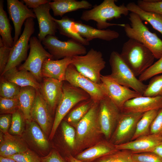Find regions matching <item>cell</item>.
<instances>
[{
  "label": "cell",
  "mask_w": 162,
  "mask_h": 162,
  "mask_svg": "<svg viewBox=\"0 0 162 162\" xmlns=\"http://www.w3.org/2000/svg\"><path fill=\"white\" fill-rule=\"evenodd\" d=\"M98 109L99 103L94 102L76 127L75 144L73 151L75 156L100 141L102 134L98 118Z\"/></svg>",
  "instance_id": "obj_1"
},
{
  "label": "cell",
  "mask_w": 162,
  "mask_h": 162,
  "mask_svg": "<svg viewBox=\"0 0 162 162\" xmlns=\"http://www.w3.org/2000/svg\"><path fill=\"white\" fill-rule=\"evenodd\" d=\"M115 0H104L100 4L95 5L90 10L82 13L80 19L85 21L93 20L96 23L97 28L104 29L109 27L117 26L123 27L125 24L109 23L107 21L118 19L122 16H127L129 11L123 3L118 6Z\"/></svg>",
  "instance_id": "obj_2"
},
{
  "label": "cell",
  "mask_w": 162,
  "mask_h": 162,
  "mask_svg": "<svg viewBox=\"0 0 162 162\" xmlns=\"http://www.w3.org/2000/svg\"><path fill=\"white\" fill-rule=\"evenodd\" d=\"M120 55L136 77L139 76L152 65L155 58L148 48L131 39L124 44Z\"/></svg>",
  "instance_id": "obj_3"
},
{
  "label": "cell",
  "mask_w": 162,
  "mask_h": 162,
  "mask_svg": "<svg viewBox=\"0 0 162 162\" xmlns=\"http://www.w3.org/2000/svg\"><path fill=\"white\" fill-rule=\"evenodd\" d=\"M129 19L130 24L123 27L126 35L143 44L152 52L155 58L162 56V40L154 33L150 32L136 14L131 12Z\"/></svg>",
  "instance_id": "obj_4"
},
{
  "label": "cell",
  "mask_w": 162,
  "mask_h": 162,
  "mask_svg": "<svg viewBox=\"0 0 162 162\" xmlns=\"http://www.w3.org/2000/svg\"><path fill=\"white\" fill-rule=\"evenodd\" d=\"M109 63L111 73L108 76L113 80L122 86L133 89L143 95L147 85L140 81L122 58L120 54L116 51L110 55Z\"/></svg>",
  "instance_id": "obj_5"
},
{
  "label": "cell",
  "mask_w": 162,
  "mask_h": 162,
  "mask_svg": "<svg viewBox=\"0 0 162 162\" xmlns=\"http://www.w3.org/2000/svg\"><path fill=\"white\" fill-rule=\"evenodd\" d=\"M72 64L83 75L96 83H101L100 72L106 64L101 52L91 48L84 55L72 57Z\"/></svg>",
  "instance_id": "obj_6"
},
{
  "label": "cell",
  "mask_w": 162,
  "mask_h": 162,
  "mask_svg": "<svg viewBox=\"0 0 162 162\" xmlns=\"http://www.w3.org/2000/svg\"><path fill=\"white\" fill-rule=\"evenodd\" d=\"M62 98L56 109L55 116L50 136L53 137L62 120L69 111L80 102L90 98L89 95L82 89L70 85L63 84Z\"/></svg>",
  "instance_id": "obj_7"
},
{
  "label": "cell",
  "mask_w": 162,
  "mask_h": 162,
  "mask_svg": "<svg viewBox=\"0 0 162 162\" xmlns=\"http://www.w3.org/2000/svg\"><path fill=\"white\" fill-rule=\"evenodd\" d=\"M42 42L44 48L52 56L53 59L83 55L87 52L84 45L71 39L63 41L55 36L49 35Z\"/></svg>",
  "instance_id": "obj_8"
},
{
  "label": "cell",
  "mask_w": 162,
  "mask_h": 162,
  "mask_svg": "<svg viewBox=\"0 0 162 162\" xmlns=\"http://www.w3.org/2000/svg\"><path fill=\"white\" fill-rule=\"evenodd\" d=\"M29 42L30 50L28 56L18 70L30 72L39 82L43 78L41 71L44 61L47 58L53 59V57L46 50L41 42L36 37H31Z\"/></svg>",
  "instance_id": "obj_9"
},
{
  "label": "cell",
  "mask_w": 162,
  "mask_h": 162,
  "mask_svg": "<svg viewBox=\"0 0 162 162\" xmlns=\"http://www.w3.org/2000/svg\"><path fill=\"white\" fill-rule=\"evenodd\" d=\"M34 18L27 19L24 22L23 32L11 48L8 63L2 74L8 70L16 67L27 59V52L29 47L28 43L34 30Z\"/></svg>",
  "instance_id": "obj_10"
},
{
  "label": "cell",
  "mask_w": 162,
  "mask_h": 162,
  "mask_svg": "<svg viewBox=\"0 0 162 162\" xmlns=\"http://www.w3.org/2000/svg\"><path fill=\"white\" fill-rule=\"evenodd\" d=\"M143 114L121 112L110 139V142L116 145L131 141L135 133L137 123Z\"/></svg>",
  "instance_id": "obj_11"
},
{
  "label": "cell",
  "mask_w": 162,
  "mask_h": 162,
  "mask_svg": "<svg viewBox=\"0 0 162 162\" xmlns=\"http://www.w3.org/2000/svg\"><path fill=\"white\" fill-rule=\"evenodd\" d=\"M65 78L70 85L87 93L95 103H99L106 96L100 83H96L81 74L72 63L67 68Z\"/></svg>",
  "instance_id": "obj_12"
},
{
  "label": "cell",
  "mask_w": 162,
  "mask_h": 162,
  "mask_svg": "<svg viewBox=\"0 0 162 162\" xmlns=\"http://www.w3.org/2000/svg\"><path fill=\"white\" fill-rule=\"evenodd\" d=\"M100 84L106 96L108 97L120 110L128 100L142 96L129 88L121 85L108 75H101Z\"/></svg>",
  "instance_id": "obj_13"
},
{
  "label": "cell",
  "mask_w": 162,
  "mask_h": 162,
  "mask_svg": "<svg viewBox=\"0 0 162 162\" xmlns=\"http://www.w3.org/2000/svg\"><path fill=\"white\" fill-rule=\"evenodd\" d=\"M121 111L107 96L99 103L98 116L102 134L110 139Z\"/></svg>",
  "instance_id": "obj_14"
},
{
  "label": "cell",
  "mask_w": 162,
  "mask_h": 162,
  "mask_svg": "<svg viewBox=\"0 0 162 162\" xmlns=\"http://www.w3.org/2000/svg\"><path fill=\"white\" fill-rule=\"evenodd\" d=\"M7 9L9 18L14 25L15 34L14 45L19 38L22 25L29 18H36L33 11L18 0H7Z\"/></svg>",
  "instance_id": "obj_15"
},
{
  "label": "cell",
  "mask_w": 162,
  "mask_h": 162,
  "mask_svg": "<svg viewBox=\"0 0 162 162\" xmlns=\"http://www.w3.org/2000/svg\"><path fill=\"white\" fill-rule=\"evenodd\" d=\"M63 81L45 78L40 83L39 91L51 112L57 107L62 98Z\"/></svg>",
  "instance_id": "obj_16"
},
{
  "label": "cell",
  "mask_w": 162,
  "mask_h": 162,
  "mask_svg": "<svg viewBox=\"0 0 162 162\" xmlns=\"http://www.w3.org/2000/svg\"><path fill=\"white\" fill-rule=\"evenodd\" d=\"M162 108V97L141 96L131 99L124 104L121 112L142 113Z\"/></svg>",
  "instance_id": "obj_17"
},
{
  "label": "cell",
  "mask_w": 162,
  "mask_h": 162,
  "mask_svg": "<svg viewBox=\"0 0 162 162\" xmlns=\"http://www.w3.org/2000/svg\"><path fill=\"white\" fill-rule=\"evenodd\" d=\"M51 112L41 96L39 90H36L35 98L31 110L32 120L39 124L46 134L50 129L52 122Z\"/></svg>",
  "instance_id": "obj_18"
},
{
  "label": "cell",
  "mask_w": 162,
  "mask_h": 162,
  "mask_svg": "<svg viewBox=\"0 0 162 162\" xmlns=\"http://www.w3.org/2000/svg\"><path fill=\"white\" fill-rule=\"evenodd\" d=\"M50 2L33 9L39 25L38 38L41 42L47 35L55 36L57 32L56 23L50 13L51 8Z\"/></svg>",
  "instance_id": "obj_19"
},
{
  "label": "cell",
  "mask_w": 162,
  "mask_h": 162,
  "mask_svg": "<svg viewBox=\"0 0 162 162\" xmlns=\"http://www.w3.org/2000/svg\"><path fill=\"white\" fill-rule=\"evenodd\" d=\"M162 142V136L150 134L126 143L115 145L118 150H127L133 153L148 152Z\"/></svg>",
  "instance_id": "obj_20"
},
{
  "label": "cell",
  "mask_w": 162,
  "mask_h": 162,
  "mask_svg": "<svg viewBox=\"0 0 162 162\" xmlns=\"http://www.w3.org/2000/svg\"><path fill=\"white\" fill-rule=\"evenodd\" d=\"M72 63V57L58 60L47 58L45 60L42 69L43 77L53 78L60 81H65V74L68 66Z\"/></svg>",
  "instance_id": "obj_21"
},
{
  "label": "cell",
  "mask_w": 162,
  "mask_h": 162,
  "mask_svg": "<svg viewBox=\"0 0 162 162\" xmlns=\"http://www.w3.org/2000/svg\"><path fill=\"white\" fill-rule=\"evenodd\" d=\"M118 150L115 145L110 142L100 141L74 157L78 160L83 161L93 162L103 156Z\"/></svg>",
  "instance_id": "obj_22"
},
{
  "label": "cell",
  "mask_w": 162,
  "mask_h": 162,
  "mask_svg": "<svg viewBox=\"0 0 162 162\" xmlns=\"http://www.w3.org/2000/svg\"><path fill=\"white\" fill-rule=\"evenodd\" d=\"M76 26L80 35L89 42L94 39L110 41L118 38L119 34L117 32L110 29H100L76 21Z\"/></svg>",
  "instance_id": "obj_23"
},
{
  "label": "cell",
  "mask_w": 162,
  "mask_h": 162,
  "mask_svg": "<svg viewBox=\"0 0 162 162\" xmlns=\"http://www.w3.org/2000/svg\"><path fill=\"white\" fill-rule=\"evenodd\" d=\"M5 80L21 87L31 86L39 90L40 83L29 72L17 70L16 67L10 69L1 75Z\"/></svg>",
  "instance_id": "obj_24"
},
{
  "label": "cell",
  "mask_w": 162,
  "mask_h": 162,
  "mask_svg": "<svg viewBox=\"0 0 162 162\" xmlns=\"http://www.w3.org/2000/svg\"><path fill=\"white\" fill-rule=\"evenodd\" d=\"M49 4L54 15L61 17L68 12L80 9H91L93 7L91 3L85 0H54Z\"/></svg>",
  "instance_id": "obj_25"
},
{
  "label": "cell",
  "mask_w": 162,
  "mask_h": 162,
  "mask_svg": "<svg viewBox=\"0 0 162 162\" xmlns=\"http://www.w3.org/2000/svg\"><path fill=\"white\" fill-rule=\"evenodd\" d=\"M0 137V155L5 157L24 152L28 149L19 138L9 134Z\"/></svg>",
  "instance_id": "obj_26"
},
{
  "label": "cell",
  "mask_w": 162,
  "mask_h": 162,
  "mask_svg": "<svg viewBox=\"0 0 162 162\" xmlns=\"http://www.w3.org/2000/svg\"><path fill=\"white\" fill-rule=\"evenodd\" d=\"M53 20L61 34L75 40L84 46L89 45V42L79 33L76 26V21L74 19L65 16L59 20L53 17Z\"/></svg>",
  "instance_id": "obj_27"
},
{
  "label": "cell",
  "mask_w": 162,
  "mask_h": 162,
  "mask_svg": "<svg viewBox=\"0 0 162 162\" xmlns=\"http://www.w3.org/2000/svg\"><path fill=\"white\" fill-rule=\"evenodd\" d=\"M126 6L129 11L137 14L142 21L148 22L153 28L162 34V15L143 10L134 2L129 3Z\"/></svg>",
  "instance_id": "obj_28"
},
{
  "label": "cell",
  "mask_w": 162,
  "mask_h": 162,
  "mask_svg": "<svg viewBox=\"0 0 162 162\" xmlns=\"http://www.w3.org/2000/svg\"><path fill=\"white\" fill-rule=\"evenodd\" d=\"M36 90L34 87L27 86L21 87L18 98L20 110L27 122L32 120L31 110L35 98Z\"/></svg>",
  "instance_id": "obj_29"
},
{
  "label": "cell",
  "mask_w": 162,
  "mask_h": 162,
  "mask_svg": "<svg viewBox=\"0 0 162 162\" xmlns=\"http://www.w3.org/2000/svg\"><path fill=\"white\" fill-rule=\"evenodd\" d=\"M3 2V0H0V34L4 46L11 48L14 46L11 34L12 27L4 9Z\"/></svg>",
  "instance_id": "obj_30"
},
{
  "label": "cell",
  "mask_w": 162,
  "mask_h": 162,
  "mask_svg": "<svg viewBox=\"0 0 162 162\" xmlns=\"http://www.w3.org/2000/svg\"><path fill=\"white\" fill-rule=\"evenodd\" d=\"M159 110H153L144 113L137 123L135 133L131 141L150 134L151 125Z\"/></svg>",
  "instance_id": "obj_31"
},
{
  "label": "cell",
  "mask_w": 162,
  "mask_h": 162,
  "mask_svg": "<svg viewBox=\"0 0 162 162\" xmlns=\"http://www.w3.org/2000/svg\"><path fill=\"white\" fill-rule=\"evenodd\" d=\"M80 102L78 106L69 113L67 118V122L75 128L94 103L91 98Z\"/></svg>",
  "instance_id": "obj_32"
},
{
  "label": "cell",
  "mask_w": 162,
  "mask_h": 162,
  "mask_svg": "<svg viewBox=\"0 0 162 162\" xmlns=\"http://www.w3.org/2000/svg\"><path fill=\"white\" fill-rule=\"evenodd\" d=\"M28 124L29 135L34 144L42 150H46L49 147V143L44 132L34 121L27 122Z\"/></svg>",
  "instance_id": "obj_33"
},
{
  "label": "cell",
  "mask_w": 162,
  "mask_h": 162,
  "mask_svg": "<svg viewBox=\"0 0 162 162\" xmlns=\"http://www.w3.org/2000/svg\"><path fill=\"white\" fill-rule=\"evenodd\" d=\"M0 84V97L18 99L21 87L2 77Z\"/></svg>",
  "instance_id": "obj_34"
},
{
  "label": "cell",
  "mask_w": 162,
  "mask_h": 162,
  "mask_svg": "<svg viewBox=\"0 0 162 162\" xmlns=\"http://www.w3.org/2000/svg\"><path fill=\"white\" fill-rule=\"evenodd\" d=\"M133 153L127 150H118L107 154L93 162H133L132 155Z\"/></svg>",
  "instance_id": "obj_35"
},
{
  "label": "cell",
  "mask_w": 162,
  "mask_h": 162,
  "mask_svg": "<svg viewBox=\"0 0 162 162\" xmlns=\"http://www.w3.org/2000/svg\"><path fill=\"white\" fill-rule=\"evenodd\" d=\"M142 96L162 97V74L152 78Z\"/></svg>",
  "instance_id": "obj_36"
},
{
  "label": "cell",
  "mask_w": 162,
  "mask_h": 162,
  "mask_svg": "<svg viewBox=\"0 0 162 162\" xmlns=\"http://www.w3.org/2000/svg\"><path fill=\"white\" fill-rule=\"evenodd\" d=\"M24 116L20 109L12 114L11 125L9 130L10 134L13 135H20L23 132L24 128Z\"/></svg>",
  "instance_id": "obj_37"
},
{
  "label": "cell",
  "mask_w": 162,
  "mask_h": 162,
  "mask_svg": "<svg viewBox=\"0 0 162 162\" xmlns=\"http://www.w3.org/2000/svg\"><path fill=\"white\" fill-rule=\"evenodd\" d=\"M62 128L65 142L68 146L74 151L75 144L76 130L72 126L65 121L62 122Z\"/></svg>",
  "instance_id": "obj_38"
},
{
  "label": "cell",
  "mask_w": 162,
  "mask_h": 162,
  "mask_svg": "<svg viewBox=\"0 0 162 162\" xmlns=\"http://www.w3.org/2000/svg\"><path fill=\"white\" fill-rule=\"evenodd\" d=\"M20 109L18 99L0 98V112L1 114H12Z\"/></svg>",
  "instance_id": "obj_39"
},
{
  "label": "cell",
  "mask_w": 162,
  "mask_h": 162,
  "mask_svg": "<svg viewBox=\"0 0 162 162\" xmlns=\"http://www.w3.org/2000/svg\"><path fill=\"white\" fill-rule=\"evenodd\" d=\"M137 4L143 10L162 15V0H139Z\"/></svg>",
  "instance_id": "obj_40"
},
{
  "label": "cell",
  "mask_w": 162,
  "mask_h": 162,
  "mask_svg": "<svg viewBox=\"0 0 162 162\" xmlns=\"http://www.w3.org/2000/svg\"><path fill=\"white\" fill-rule=\"evenodd\" d=\"M160 74H162V56L140 75L138 79L143 82Z\"/></svg>",
  "instance_id": "obj_41"
},
{
  "label": "cell",
  "mask_w": 162,
  "mask_h": 162,
  "mask_svg": "<svg viewBox=\"0 0 162 162\" xmlns=\"http://www.w3.org/2000/svg\"><path fill=\"white\" fill-rule=\"evenodd\" d=\"M16 162H41V159L37 154L28 149L26 151L7 157Z\"/></svg>",
  "instance_id": "obj_42"
},
{
  "label": "cell",
  "mask_w": 162,
  "mask_h": 162,
  "mask_svg": "<svg viewBox=\"0 0 162 162\" xmlns=\"http://www.w3.org/2000/svg\"><path fill=\"white\" fill-rule=\"evenodd\" d=\"M132 158L133 162H162V158L151 152L133 153Z\"/></svg>",
  "instance_id": "obj_43"
},
{
  "label": "cell",
  "mask_w": 162,
  "mask_h": 162,
  "mask_svg": "<svg viewBox=\"0 0 162 162\" xmlns=\"http://www.w3.org/2000/svg\"><path fill=\"white\" fill-rule=\"evenodd\" d=\"M11 48L4 46L3 41L0 38V73L3 72L8 62Z\"/></svg>",
  "instance_id": "obj_44"
},
{
  "label": "cell",
  "mask_w": 162,
  "mask_h": 162,
  "mask_svg": "<svg viewBox=\"0 0 162 162\" xmlns=\"http://www.w3.org/2000/svg\"><path fill=\"white\" fill-rule=\"evenodd\" d=\"M150 134L162 136V108L159 110L151 125Z\"/></svg>",
  "instance_id": "obj_45"
},
{
  "label": "cell",
  "mask_w": 162,
  "mask_h": 162,
  "mask_svg": "<svg viewBox=\"0 0 162 162\" xmlns=\"http://www.w3.org/2000/svg\"><path fill=\"white\" fill-rule=\"evenodd\" d=\"M12 120L11 114H4L1 115L0 117V129L3 134L8 133L10 127Z\"/></svg>",
  "instance_id": "obj_46"
},
{
  "label": "cell",
  "mask_w": 162,
  "mask_h": 162,
  "mask_svg": "<svg viewBox=\"0 0 162 162\" xmlns=\"http://www.w3.org/2000/svg\"><path fill=\"white\" fill-rule=\"evenodd\" d=\"M41 162H68L55 150L52 151L47 156L41 158Z\"/></svg>",
  "instance_id": "obj_47"
},
{
  "label": "cell",
  "mask_w": 162,
  "mask_h": 162,
  "mask_svg": "<svg viewBox=\"0 0 162 162\" xmlns=\"http://www.w3.org/2000/svg\"><path fill=\"white\" fill-rule=\"evenodd\" d=\"M22 1L29 8H36L40 5L49 2L50 0H23Z\"/></svg>",
  "instance_id": "obj_48"
},
{
  "label": "cell",
  "mask_w": 162,
  "mask_h": 162,
  "mask_svg": "<svg viewBox=\"0 0 162 162\" xmlns=\"http://www.w3.org/2000/svg\"><path fill=\"white\" fill-rule=\"evenodd\" d=\"M148 152L153 153L162 158V142L156 146Z\"/></svg>",
  "instance_id": "obj_49"
},
{
  "label": "cell",
  "mask_w": 162,
  "mask_h": 162,
  "mask_svg": "<svg viewBox=\"0 0 162 162\" xmlns=\"http://www.w3.org/2000/svg\"><path fill=\"white\" fill-rule=\"evenodd\" d=\"M66 160L68 162H86L78 160L70 154L66 157Z\"/></svg>",
  "instance_id": "obj_50"
},
{
  "label": "cell",
  "mask_w": 162,
  "mask_h": 162,
  "mask_svg": "<svg viewBox=\"0 0 162 162\" xmlns=\"http://www.w3.org/2000/svg\"><path fill=\"white\" fill-rule=\"evenodd\" d=\"M0 162H16L14 160L3 156H0Z\"/></svg>",
  "instance_id": "obj_51"
}]
</instances>
